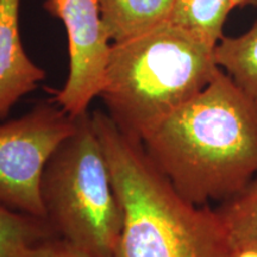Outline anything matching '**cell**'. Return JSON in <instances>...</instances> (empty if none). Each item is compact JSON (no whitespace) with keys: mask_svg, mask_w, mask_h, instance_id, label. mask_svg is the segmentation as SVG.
<instances>
[{"mask_svg":"<svg viewBox=\"0 0 257 257\" xmlns=\"http://www.w3.org/2000/svg\"><path fill=\"white\" fill-rule=\"evenodd\" d=\"M155 166L192 204H219L257 176V101L223 69L143 140Z\"/></svg>","mask_w":257,"mask_h":257,"instance_id":"6da1fadb","label":"cell"},{"mask_svg":"<svg viewBox=\"0 0 257 257\" xmlns=\"http://www.w3.org/2000/svg\"><path fill=\"white\" fill-rule=\"evenodd\" d=\"M92 119L123 206L117 257H226L229 238L216 208L182 197L143 143L106 112L94 111Z\"/></svg>","mask_w":257,"mask_h":257,"instance_id":"7a4b0ae2","label":"cell"},{"mask_svg":"<svg viewBox=\"0 0 257 257\" xmlns=\"http://www.w3.org/2000/svg\"><path fill=\"white\" fill-rule=\"evenodd\" d=\"M216 47L169 22L112 43L99 94L106 113L124 135L143 142L214 78Z\"/></svg>","mask_w":257,"mask_h":257,"instance_id":"3957f363","label":"cell"},{"mask_svg":"<svg viewBox=\"0 0 257 257\" xmlns=\"http://www.w3.org/2000/svg\"><path fill=\"white\" fill-rule=\"evenodd\" d=\"M40 194L57 238L88 257H117L124 212L92 113L76 117L74 133L51 155Z\"/></svg>","mask_w":257,"mask_h":257,"instance_id":"277c9868","label":"cell"},{"mask_svg":"<svg viewBox=\"0 0 257 257\" xmlns=\"http://www.w3.org/2000/svg\"><path fill=\"white\" fill-rule=\"evenodd\" d=\"M75 126L76 118L54 100L0 124V204L44 219L40 194L44 167Z\"/></svg>","mask_w":257,"mask_h":257,"instance_id":"5b68a950","label":"cell"},{"mask_svg":"<svg viewBox=\"0 0 257 257\" xmlns=\"http://www.w3.org/2000/svg\"><path fill=\"white\" fill-rule=\"evenodd\" d=\"M44 9L62 21L68 36L69 74L53 100L70 117L88 112L104 82L111 41L99 0H47Z\"/></svg>","mask_w":257,"mask_h":257,"instance_id":"8992f818","label":"cell"},{"mask_svg":"<svg viewBox=\"0 0 257 257\" xmlns=\"http://www.w3.org/2000/svg\"><path fill=\"white\" fill-rule=\"evenodd\" d=\"M21 0H0V119L46 79V72L25 53L19 34Z\"/></svg>","mask_w":257,"mask_h":257,"instance_id":"52a82bcc","label":"cell"},{"mask_svg":"<svg viewBox=\"0 0 257 257\" xmlns=\"http://www.w3.org/2000/svg\"><path fill=\"white\" fill-rule=\"evenodd\" d=\"M174 0H99L101 21L111 43H119L168 22Z\"/></svg>","mask_w":257,"mask_h":257,"instance_id":"ba28073f","label":"cell"},{"mask_svg":"<svg viewBox=\"0 0 257 257\" xmlns=\"http://www.w3.org/2000/svg\"><path fill=\"white\" fill-rule=\"evenodd\" d=\"M233 0H174L168 22L217 46Z\"/></svg>","mask_w":257,"mask_h":257,"instance_id":"9c48e42d","label":"cell"},{"mask_svg":"<svg viewBox=\"0 0 257 257\" xmlns=\"http://www.w3.org/2000/svg\"><path fill=\"white\" fill-rule=\"evenodd\" d=\"M214 56L218 67L257 101V22L239 36L221 38Z\"/></svg>","mask_w":257,"mask_h":257,"instance_id":"30bf717a","label":"cell"},{"mask_svg":"<svg viewBox=\"0 0 257 257\" xmlns=\"http://www.w3.org/2000/svg\"><path fill=\"white\" fill-rule=\"evenodd\" d=\"M56 237L46 219L0 204V257H19L35 244Z\"/></svg>","mask_w":257,"mask_h":257,"instance_id":"8fae6325","label":"cell"},{"mask_svg":"<svg viewBox=\"0 0 257 257\" xmlns=\"http://www.w3.org/2000/svg\"><path fill=\"white\" fill-rule=\"evenodd\" d=\"M227 237H257V176L237 197L216 208Z\"/></svg>","mask_w":257,"mask_h":257,"instance_id":"7c38bea8","label":"cell"},{"mask_svg":"<svg viewBox=\"0 0 257 257\" xmlns=\"http://www.w3.org/2000/svg\"><path fill=\"white\" fill-rule=\"evenodd\" d=\"M19 257H88L63 239L53 238L42 240L25 250Z\"/></svg>","mask_w":257,"mask_h":257,"instance_id":"4fadbf2b","label":"cell"},{"mask_svg":"<svg viewBox=\"0 0 257 257\" xmlns=\"http://www.w3.org/2000/svg\"><path fill=\"white\" fill-rule=\"evenodd\" d=\"M226 257H257V237H227Z\"/></svg>","mask_w":257,"mask_h":257,"instance_id":"5bb4252c","label":"cell"},{"mask_svg":"<svg viewBox=\"0 0 257 257\" xmlns=\"http://www.w3.org/2000/svg\"><path fill=\"white\" fill-rule=\"evenodd\" d=\"M234 8H244V6H257V0H233Z\"/></svg>","mask_w":257,"mask_h":257,"instance_id":"9a60e30c","label":"cell"}]
</instances>
